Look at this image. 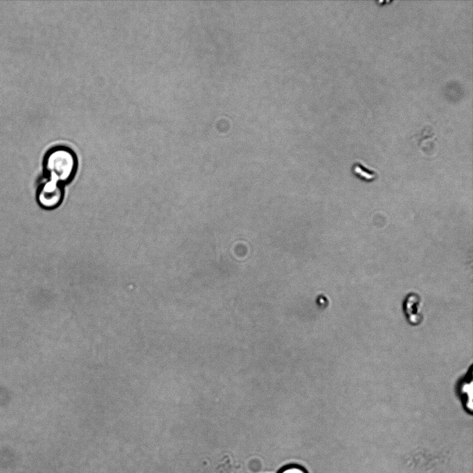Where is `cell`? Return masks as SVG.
Wrapping results in <instances>:
<instances>
[{
    "mask_svg": "<svg viewBox=\"0 0 473 473\" xmlns=\"http://www.w3.org/2000/svg\"><path fill=\"white\" fill-rule=\"evenodd\" d=\"M42 166L45 179L64 185L74 177L78 169V159L70 148L58 145L46 152Z\"/></svg>",
    "mask_w": 473,
    "mask_h": 473,
    "instance_id": "1",
    "label": "cell"
},
{
    "mask_svg": "<svg viewBox=\"0 0 473 473\" xmlns=\"http://www.w3.org/2000/svg\"><path fill=\"white\" fill-rule=\"evenodd\" d=\"M64 185L45 179L36 190V200L39 206L46 210L57 208L64 196Z\"/></svg>",
    "mask_w": 473,
    "mask_h": 473,
    "instance_id": "2",
    "label": "cell"
},
{
    "mask_svg": "<svg viewBox=\"0 0 473 473\" xmlns=\"http://www.w3.org/2000/svg\"><path fill=\"white\" fill-rule=\"evenodd\" d=\"M422 299L416 293L408 294L403 301V310L409 323L416 326L420 325L424 319L422 310Z\"/></svg>",
    "mask_w": 473,
    "mask_h": 473,
    "instance_id": "3",
    "label": "cell"
},
{
    "mask_svg": "<svg viewBox=\"0 0 473 473\" xmlns=\"http://www.w3.org/2000/svg\"><path fill=\"white\" fill-rule=\"evenodd\" d=\"M472 367L457 382L456 391L464 409L472 414Z\"/></svg>",
    "mask_w": 473,
    "mask_h": 473,
    "instance_id": "4",
    "label": "cell"
},
{
    "mask_svg": "<svg viewBox=\"0 0 473 473\" xmlns=\"http://www.w3.org/2000/svg\"><path fill=\"white\" fill-rule=\"evenodd\" d=\"M352 173L359 179L364 181H373L377 179L378 174L366 168L360 163H355L352 168Z\"/></svg>",
    "mask_w": 473,
    "mask_h": 473,
    "instance_id": "5",
    "label": "cell"
},
{
    "mask_svg": "<svg viewBox=\"0 0 473 473\" xmlns=\"http://www.w3.org/2000/svg\"><path fill=\"white\" fill-rule=\"evenodd\" d=\"M277 473H308V472L300 465L289 464L280 468Z\"/></svg>",
    "mask_w": 473,
    "mask_h": 473,
    "instance_id": "6",
    "label": "cell"
}]
</instances>
